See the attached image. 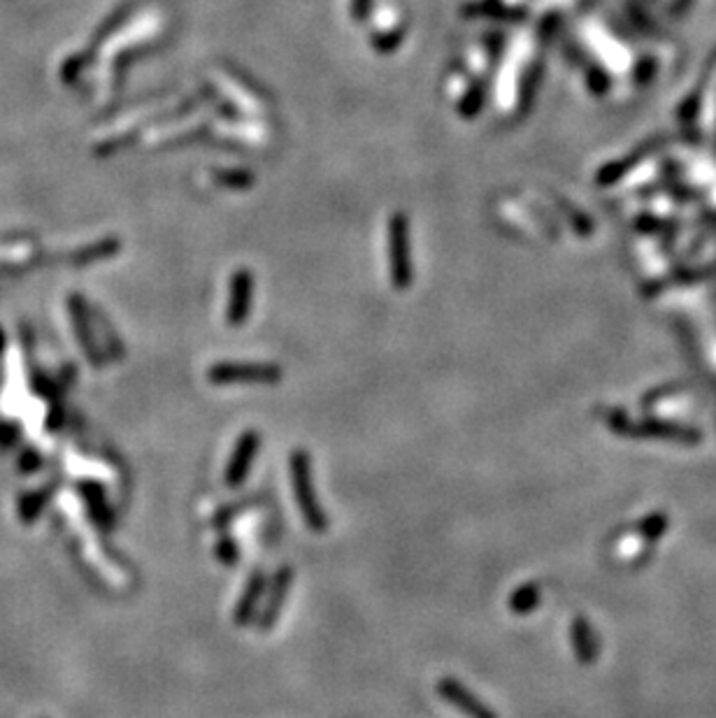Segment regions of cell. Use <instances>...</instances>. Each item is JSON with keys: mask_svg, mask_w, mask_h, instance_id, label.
<instances>
[{"mask_svg": "<svg viewBox=\"0 0 716 718\" xmlns=\"http://www.w3.org/2000/svg\"><path fill=\"white\" fill-rule=\"evenodd\" d=\"M265 588H268V577H265V572H263L261 568H257L251 572L249 579H247L240 600L235 603L233 609L235 626H247L249 621H254V616H257L258 612V603H261V597L265 596Z\"/></svg>", "mask_w": 716, "mask_h": 718, "instance_id": "obj_8", "label": "cell"}, {"mask_svg": "<svg viewBox=\"0 0 716 718\" xmlns=\"http://www.w3.org/2000/svg\"><path fill=\"white\" fill-rule=\"evenodd\" d=\"M261 449V433L258 430H245L240 435L233 446V453L228 458L226 469H223V486L240 488L249 477L254 460Z\"/></svg>", "mask_w": 716, "mask_h": 718, "instance_id": "obj_5", "label": "cell"}, {"mask_svg": "<svg viewBox=\"0 0 716 718\" xmlns=\"http://www.w3.org/2000/svg\"><path fill=\"white\" fill-rule=\"evenodd\" d=\"M289 472H291L293 498H296L305 526L312 533H326L328 516L326 510L321 507L319 498H316L315 479H312V458H309V453L305 449H296L291 453V458H289Z\"/></svg>", "mask_w": 716, "mask_h": 718, "instance_id": "obj_1", "label": "cell"}, {"mask_svg": "<svg viewBox=\"0 0 716 718\" xmlns=\"http://www.w3.org/2000/svg\"><path fill=\"white\" fill-rule=\"evenodd\" d=\"M540 597H542L540 584H537V581H526V584L518 586L517 591L510 596L507 607H510V612L517 616L533 614L537 604H540Z\"/></svg>", "mask_w": 716, "mask_h": 718, "instance_id": "obj_9", "label": "cell"}, {"mask_svg": "<svg viewBox=\"0 0 716 718\" xmlns=\"http://www.w3.org/2000/svg\"><path fill=\"white\" fill-rule=\"evenodd\" d=\"M472 10L482 14V17H498V19H521L518 14H512V10L507 7H501L498 3H482V5H475Z\"/></svg>", "mask_w": 716, "mask_h": 718, "instance_id": "obj_14", "label": "cell"}, {"mask_svg": "<svg viewBox=\"0 0 716 718\" xmlns=\"http://www.w3.org/2000/svg\"><path fill=\"white\" fill-rule=\"evenodd\" d=\"M293 577H296V572H293L291 565H282V568L274 572L273 579L268 581L265 597H263V604H261V609H258V616H257L258 632L273 630V626L277 623V619H280L282 609H284L289 591H291Z\"/></svg>", "mask_w": 716, "mask_h": 718, "instance_id": "obj_4", "label": "cell"}, {"mask_svg": "<svg viewBox=\"0 0 716 718\" xmlns=\"http://www.w3.org/2000/svg\"><path fill=\"white\" fill-rule=\"evenodd\" d=\"M572 644H575V651L579 655V661L588 663L594 661L595 655V644H594V635H591V628L584 619H575L572 623Z\"/></svg>", "mask_w": 716, "mask_h": 718, "instance_id": "obj_10", "label": "cell"}, {"mask_svg": "<svg viewBox=\"0 0 716 718\" xmlns=\"http://www.w3.org/2000/svg\"><path fill=\"white\" fill-rule=\"evenodd\" d=\"M400 40H402V30L398 29V30H389V33H386V38H382V35H379V38H375L373 45L377 46V49H382V52H393V49H396V46L400 45Z\"/></svg>", "mask_w": 716, "mask_h": 718, "instance_id": "obj_15", "label": "cell"}, {"mask_svg": "<svg viewBox=\"0 0 716 718\" xmlns=\"http://www.w3.org/2000/svg\"><path fill=\"white\" fill-rule=\"evenodd\" d=\"M373 10V0H351V17L356 21H366Z\"/></svg>", "mask_w": 716, "mask_h": 718, "instance_id": "obj_16", "label": "cell"}, {"mask_svg": "<svg viewBox=\"0 0 716 718\" xmlns=\"http://www.w3.org/2000/svg\"><path fill=\"white\" fill-rule=\"evenodd\" d=\"M284 379V370L277 363H254V360H219L210 365L207 382L215 386L231 384H277Z\"/></svg>", "mask_w": 716, "mask_h": 718, "instance_id": "obj_3", "label": "cell"}, {"mask_svg": "<svg viewBox=\"0 0 716 718\" xmlns=\"http://www.w3.org/2000/svg\"><path fill=\"white\" fill-rule=\"evenodd\" d=\"M215 558L222 562V565H226V568H233V565H238V561H240L238 542H235L233 537H228V535H223V537L216 539Z\"/></svg>", "mask_w": 716, "mask_h": 718, "instance_id": "obj_12", "label": "cell"}, {"mask_svg": "<svg viewBox=\"0 0 716 718\" xmlns=\"http://www.w3.org/2000/svg\"><path fill=\"white\" fill-rule=\"evenodd\" d=\"M484 100H486V89H484L482 81H475L472 89H468V93L460 100V114L470 119V116H477L479 110H482Z\"/></svg>", "mask_w": 716, "mask_h": 718, "instance_id": "obj_11", "label": "cell"}, {"mask_svg": "<svg viewBox=\"0 0 716 718\" xmlns=\"http://www.w3.org/2000/svg\"><path fill=\"white\" fill-rule=\"evenodd\" d=\"M437 696L442 697L447 705H451L454 709H459L460 714L466 718H498V714L493 712L491 707H486L482 700H479L472 690H468L466 686L460 684L459 679L454 677H442L437 681Z\"/></svg>", "mask_w": 716, "mask_h": 718, "instance_id": "obj_7", "label": "cell"}, {"mask_svg": "<svg viewBox=\"0 0 716 718\" xmlns=\"http://www.w3.org/2000/svg\"><path fill=\"white\" fill-rule=\"evenodd\" d=\"M386 251H389V277L393 289L405 291L414 282L412 256H409V224L402 212H393L386 231Z\"/></svg>", "mask_w": 716, "mask_h": 718, "instance_id": "obj_2", "label": "cell"}, {"mask_svg": "<svg viewBox=\"0 0 716 718\" xmlns=\"http://www.w3.org/2000/svg\"><path fill=\"white\" fill-rule=\"evenodd\" d=\"M216 184L228 186V189H249L254 184V174L247 170H216Z\"/></svg>", "mask_w": 716, "mask_h": 718, "instance_id": "obj_13", "label": "cell"}, {"mask_svg": "<svg viewBox=\"0 0 716 718\" xmlns=\"http://www.w3.org/2000/svg\"><path fill=\"white\" fill-rule=\"evenodd\" d=\"M254 308V273L249 267H238L228 284L226 302V324L240 328L247 324Z\"/></svg>", "mask_w": 716, "mask_h": 718, "instance_id": "obj_6", "label": "cell"}]
</instances>
